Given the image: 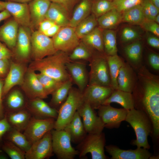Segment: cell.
I'll use <instances>...</instances> for the list:
<instances>
[{
    "label": "cell",
    "instance_id": "obj_41",
    "mask_svg": "<svg viewBox=\"0 0 159 159\" xmlns=\"http://www.w3.org/2000/svg\"><path fill=\"white\" fill-rule=\"evenodd\" d=\"M94 51L81 41L79 44L69 54V58L71 61L81 60L89 61L92 57Z\"/></svg>",
    "mask_w": 159,
    "mask_h": 159
},
{
    "label": "cell",
    "instance_id": "obj_55",
    "mask_svg": "<svg viewBox=\"0 0 159 159\" xmlns=\"http://www.w3.org/2000/svg\"><path fill=\"white\" fill-rule=\"evenodd\" d=\"M61 27L55 24L43 33L48 37H53L57 33Z\"/></svg>",
    "mask_w": 159,
    "mask_h": 159
},
{
    "label": "cell",
    "instance_id": "obj_23",
    "mask_svg": "<svg viewBox=\"0 0 159 159\" xmlns=\"http://www.w3.org/2000/svg\"><path fill=\"white\" fill-rule=\"evenodd\" d=\"M63 129L69 135L71 142L75 144L80 142L87 134L77 111Z\"/></svg>",
    "mask_w": 159,
    "mask_h": 159
},
{
    "label": "cell",
    "instance_id": "obj_34",
    "mask_svg": "<svg viewBox=\"0 0 159 159\" xmlns=\"http://www.w3.org/2000/svg\"><path fill=\"white\" fill-rule=\"evenodd\" d=\"M111 87L113 90L117 89V78L120 69L124 61L117 54L107 56Z\"/></svg>",
    "mask_w": 159,
    "mask_h": 159
},
{
    "label": "cell",
    "instance_id": "obj_47",
    "mask_svg": "<svg viewBox=\"0 0 159 159\" xmlns=\"http://www.w3.org/2000/svg\"><path fill=\"white\" fill-rule=\"evenodd\" d=\"M138 33L134 29L130 27H125L121 33V39L124 42H127L135 40L139 37Z\"/></svg>",
    "mask_w": 159,
    "mask_h": 159
},
{
    "label": "cell",
    "instance_id": "obj_31",
    "mask_svg": "<svg viewBox=\"0 0 159 159\" xmlns=\"http://www.w3.org/2000/svg\"><path fill=\"white\" fill-rule=\"evenodd\" d=\"M97 21L101 29H111L122 22V14L114 8L98 18Z\"/></svg>",
    "mask_w": 159,
    "mask_h": 159
},
{
    "label": "cell",
    "instance_id": "obj_9",
    "mask_svg": "<svg viewBox=\"0 0 159 159\" xmlns=\"http://www.w3.org/2000/svg\"><path fill=\"white\" fill-rule=\"evenodd\" d=\"M52 39L57 51H61L68 54L71 52L80 42V39L75 32V28L69 26L61 27Z\"/></svg>",
    "mask_w": 159,
    "mask_h": 159
},
{
    "label": "cell",
    "instance_id": "obj_49",
    "mask_svg": "<svg viewBox=\"0 0 159 159\" xmlns=\"http://www.w3.org/2000/svg\"><path fill=\"white\" fill-rule=\"evenodd\" d=\"M11 127L5 115L4 117L0 120V144L4 135L9 131Z\"/></svg>",
    "mask_w": 159,
    "mask_h": 159
},
{
    "label": "cell",
    "instance_id": "obj_42",
    "mask_svg": "<svg viewBox=\"0 0 159 159\" xmlns=\"http://www.w3.org/2000/svg\"><path fill=\"white\" fill-rule=\"evenodd\" d=\"M112 0H92L91 13L97 18L114 9Z\"/></svg>",
    "mask_w": 159,
    "mask_h": 159
},
{
    "label": "cell",
    "instance_id": "obj_4",
    "mask_svg": "<svg viewBox=\"0 0 159 159\" xmlns=\"http://www.w3.org/2000/svg\"><path fill=\"white\" fill-rule=\"evenodd\" d=\"M84 101L82 92L78 88L72 87L67 99L59 108L54 129H63Z\"/></svg>",
    "mask_w": 159,
    "mask_h": 159
},
{
    "label": "cell",
    "instance_id": "obj_6",
    "mask_svg": "<svg viewBox=\"0 0 159 159\" xmlns=\"http://www.w3.org/2000/svg\"><path fill=\"white\" fill-rule=\"evenodd\" d=\"M105 143V134L103 132L98 134L87 133L77 146L79 158H85L89 153L92 159H107L104 150Z\"/></svg>",
    "mask_w": 159,
    "mask_h": 159
},
{
    "label": "cell",
    "instance_id": "obj_13",
    "mask_svg": "<svg viewBox=\"0 0 159 159\" xmlns=\"http://www.w3.org/2000/svg\"><path fill=\"white\" fill-rule=\"evenodd\" d=\"M51 130L33 143L25 152L26 159H48L53 155Z\"/></svg>",
    "mask_w": 159,
    "mask_h": 159
},
{
    "label": "cell",
    "instance_id": "obj_57",
    "mask_svg": "<svg viewBox=\"0 0 159 159\" xmlns=\"http://www.w3.org/2000/svg\"><path fill=\"white\" fill-rule=\"evenodd\" d=\"M11 14L6 10L4 9L0 12V22L10 17Z\"/></svg>",
    "mask_w": 159,
    "mask_h": 159
},
{
    "label": "cell",
    "instance_id": "obj_37",
    "mask_svg": "<svg viewBox=\"0 0 159 159\" xmlns=\"http://www.w3.org/2000/svg\"><path fill=\"white\" fill-rule=\"evenodd\" d=\"M6 102L8 110L6 113L24 109V99L22 93L18 90H14L9 95Z\"/></svg>",
    "mask_w": 159,
    "mask_h": 159
},
{
    "label": "cell",
    "instance_id": "obj_44",
    "mask_svg": "<svg viewBox=\"0 0 159 159\" xmlns=\"http://www.w3.org/2000/svg\"><path fill=\"white\" fill-rule=\"evenodd\" d=\"M140 5L145 19L154 21L155 17L159 14V9L150 0H143Z\"/></svg>",
    "mask_w": 159,
    "mask_h": 159
},
{
    "label": "cell",
    "instance_id": "obj_48",
    "mask_svg": "<svg viewBox=\"0 0 159 159\" xmlns=\"http://www.w3.org/2000/svg\"><path fill=\"white\" fill-rule=\"evenodd\" d=\"M51 1L58 3L67 11L71 17L75 5L80 0H49Z\"/></svg>",
    "mask_w": 159,
    "mask_h": 159
},
{
    "label": "cell",
    "instance_id": "obj_46",
    "mask_svg": "<svg viewBox=\"0 0 159 159\" xmlns=\"http://www.w3.org/2000/svg\"><path fill=\"white\" fill-rule=\"evenodd\" d=\"M140 26L144 30L159 37V25L154 21L145 19Z\"/></svg>",
    "mask_w": 159,
    "mask_h": 159
},
{
    "label": "cell",
    "instance_id": "obj_35",
    "mask_svg": "<svg viewBox=\"0 0 159 159\" xmlns=\"http://www.w3.org/2000/svg\"><path fill=\"white\" fill-rule=\"evenodd\" d=\"M105 54L107 56L117 55L116 33L110 29H102Z\"/></svg>",
    "mask_w": 159,
    "mask_h": 159
},
{
    "label": "cell",
    "instance_id": "obj_60",
    "mask_svg": "<svg viewBox=\"0 0 159 159\" xmlns=\"http://www.w3.org/2000/svg\"><path fill=\"white\" fill-rule=\"evenodd\" d=\"M155 22L158 24L159 23V14H158L155 17L154 20Z\"/></svg>",
    "mask_w": 159,
    "mask_h": 159
},
{
    "label": "cell",
    "instance_id": "obj_45",
    "mask_svg": "<svg viewBox=\"0 0 159 159\" xmlns=\"http://www.w3.org/2000/svg\"><path fill=\"white\" fill-rule=\"evenodd\" d=\"M143 0H112L114 8L122 14L137 5L140 4Z\"/></svg>",
    "mask_w": 159,
    "mask_h": 159
},
{
    "label": "cell",
    "instance_id": "obj_59",
    "mask_svg": "<svg viewBox=\"0 0 159 159\" xmlns=\"http://www.w3.org/2000/svg\"><path fill=\"white\" fill-rule=\"evenodd\" d=\"M9 1L21 3H25L26 2L31 1L32 0H8Z\"/></svg>",
    "mask_w": 159,
    "mask_h": 159
},
{
    "label": "cell",
    "instance_id": "obj_56",
    "mask_svg": "<svg viewBox=\"0 0 159 159\" xmlns=\"http://www.w3.org/2000/svg\"><path fill=\"white\" fill-rule=\"evenodd\" d=\"M3 85L4 82L0 78V120L3 118L5 116L2 101Z\"/></svg>",
    "mask_w": 159,
    "mask_h": 159
},
{
    "label": "cell",
    "instance_id": "obj_8",
    "mask_svg": "<svg viewBox=\"0 0 159 159\" xmlns=\"http://www.w3.org/2000/svg\"><path fill=\"white\" fill-rule=\"evenodd\" d=\"M53 118L32 117L23 133L32 144L54 129L55 120Z\"/></svg>",
    "mask_w": 159,
    "mask_h": 159
},
{
    "label": "cell",
    "instance_id": "obj_54",
    "mask_svg": "<svg viewBox=\"0 0 159 159\" xmlns=\"http://www.w3.org/2000/svg\"><path fill=\"white\" fill-rule=\"evenodd\" d=\"M148 44L153 48L159 49V39L158 37L155 35H150L147 39Z\"/></svg>",
    "mask_w": 159,
    "mask_h": 159
},
{
    "label": "cell",
    "instance_id": "obj_28",
    "mask_svg": "<svg viewBox=\"0 0 159 159\" xmlns=\"http://www.w3.org/2000/svg\"><path fill=\"white\" fill-rule=\"evenodd\" d=\"M26 28L21 26L19 28L16 43V52L21 59H26L29 57L31 50V36Z\"/></svg>",
    "mask_w": 159,
    "mask_h": 159
},
{
    "label": "cell",
    "instance_id": "obj_58",
    "mask_svg": "<svg viewBox=\"0 0 159 159\" xmlns=\"http://www.w3.org/2000/svg\"><path fill=\"white\" fill-rule=\"evenodd\" d=\"M159 9V0H150Z\"/></svg>",
    "mask_w": 159,
    "mask_h": 159
},
{
    "label": "cell",
    "instance_id": "obj_26",
    "mask_svg": "<svg viewBox=\"0 0 159 159\" xmlns=\"http://www.w3.org/2000/svg\"><path fill=\"white\" fill-rule=\"evenodd\" d=\"M115 102L120 105L123 108L130 110L135 108V104L132 93L119 90H114L103 105H110Z\"/></svg>",
    "mask_w": 159,
    "mask_h": 159
},
{
    "label": "cell",
    "instance_id": "obj_38",
    "mask_svg": "<svg viewBox=\"0 0 159 159\" xmlns=\"http://www.w3.org/2000/svg\"><path fill=\"white\" fill-rule=\"evenodd\" d=\"M6 134L7 140L11 142L25 152L30 148L32 144L22 132L11 128Z\"/></svg>",
    "mask_w": 159,
    "mask_h": 159
},
{
    "label": "cell",
    "instance_id": "obj_21",
    "mask_svg": "<svg viewBox=\"0 0 159 159\" xmlns=\"http://www.w3.org/2000/svg\"><path fill=\"white\" fill-rule=\"evenodd\" d=\"M27 109L32 115L37 118L56 119L58 116V110L39 98L31 100Z\"/></svg>",
    "mask_w": 159,
    "mask_h": 159
},
{
    "label": "cell",
    "instance_id": "obj_33",
    "mask_svg": "<svg viewBox=\"0 0 159 159\" xmlns=\"http://www.w3.org/2000/svg\"><path fill=\"white\" fill-rule=\"evenodd\" d=\"M73 81L70 79L64 82L62 85L54 91L52 95L50 104L52 107H59L67 99L69 92L72 87Z\"/></svg>",
    "mask_w": 159,
    "mask_h": 159
},
{
    "label": "cell",
    "instance_id": "obj_11",
    "mask_svg": "<svg viewBox=\"0 0 159 159\" xmlns=\"http://www.w3.org/2000/svg\"><path fill=\"white\" fill-rule=\"evenodd\" d=\"M77 111L87 133L98 134L102 132L104 125L95 110L88 102L85 101Z\"/></svg>",
    "mask_w": 159,
    "mask_h": 159
},
{
    "label": "cell",
    "instance_id": "obj_24",
    "mask_svg": "<svg viewBox=\"0 0 159 159\" xmlns=\"http://www.w3.org/2000/svg\"><path fill=\"white\" fill-rule=\"evenodd\" d=\"M51 3L49 0H32L30 2L28 6L32 24L39 26L45 19Z\"/></svg>",
    "mask_w": 159,
    "mask_h": 159
},
{
    "label": "cell",
    "instance_id": "obj_15",
    "mask_svg": "<svg viewBox=\"0 0 159 159\" xmlns=\"http://www.w3.org/2000/svg\"><path fill=\"white\" fill-rule=\"evenodd\" d=\"M0 5L13 16L19 25L27 28L31 27L32 24L28 5L9 1H1Z\"/></svg>",
    "mask_w": 159,
    "mask_h": 159
},
{
    "label": "cell",
    "instance_id": "obj_20",
    "mask_svg": "<svg viewBox=\"0 0 159 159\" xmlns=\"http://www.w3.org/2000/svg\"><path fill=\"white\" fill-rule=\"evenodd\" d=\"M24 68L18 63L12 62L4 83L2 97H4L14 86L22 85L24 80Z\"/></svg>",
    "mask_w": 159,
    "mask_h": 159
},
{
    "label": "cell",
    "instance_id": "obj_53",
    "mask_svg": "<svg viewBox=\"0 0 159 159\" xmlns=\"http://www.w3.org/2000/svg\"><path fill=\"white\" fill-rule=\"evenodd\" d=\"M54 24H55L51 21L45 19L39 24L38 26H39V30L43 33L48 30Z\"/></svg>",
    "mask_w": 159,
    "mask_h": 159
},
{
    "label": "cell",
    "instance_id": "obj_3",
    "mask_svg": "<svg viewBox=\"0 0 159 159\" xmlns=\"http://www.w3.org/2000/svg\"><path fill=\"white\" fill-rule=\"evenodd\" d=\"M125 121L132 127L135 132L136 139L132 144L137 148L148 149L150 146L148 142V136L153 131L151 121L143 111L135 108L127 110Z\"/></svg>",
    "mask_w": 159,
    "mask_h": 159
},
{
    "label": "cell",
    "instance_id": "obj_10",
    "mask_svg": "<svg viewBox=\"0 0 159 159\" xmlns=\"http://www.w3.org/2000/svg\"><path fill=\"white\" fill-rule=\"evenodd\" d=\"M31 47L34 60L43 58L55 53L52 38L39 31L34 32L31 36Z\"/></svg>",
    "mask_w": 159,
    "mask_h": 159
},
{
    "label": "cell",
    "instance_id": "obj_16",
    "mask_svg": "<svg viewBox=\"0 0 159 159\" xmlns=\"http://www.w3.org/2000/svg\"><path fill=\"white\" fill-rule=\"evenodd\" d=\"M66 67L73 82L82 92L89 82V74L86 64L78 61H71L66 64Z\"/></svg>",
    "mask_w": 159,
    "mask_h": 159
},
{
    "label": "cell",
    "instance_id": "obj_27",
    "mask_svg": "<svg viewBox=\"0 0 159 159\" xmlns=\"http://www.w3.org/2000/svg\"><path fill=\"white\" fill-rule=\"evenodd\" d=\"M5 115L11 127L21 132H23L32 117L29 111L24 109L5 113Z\"/></svg>",
    "mask_w": 159,
    "mask_h": 159
},
{
    "label": "cell",
    "instance_id": "obj_39",
    "mask_svg": "<svg viewBox=\"0 0 159 159\" xmlns=\"http://www.w3.org/2000/svg\"><path fill=\"white\" fill-rule=\"evenodd\" d=\"M98 25L97 18L92 13L75 28V32L80 39L92 31Z\"/></svg>",
    "mask_w": 159,
    "mask_h": 159
},
{
    "label": "cell",
    "instance_id": "obj_50",
    "mask_svg": "<svg viewBox=\"0 0 159 159\" xmlns=\"http://www.w3.org/2000/svg\"><path fill=\"white\" fill-rule=\"evenodd\" d=\"M148 62L151 67L154 70H159V56L155 53H151L148 57Z\"/></svg>",
    "mask_w": 159,
    "mask_h": 159
},
{
    "label": "cell",
    "instance_id": "obj_7",
    "mask_svg": "<svg viewBox=\"0 0 159 159\" xmlns=\"http://www.w3.org/2000/svg\"><path fill=\"white\" fill-rule=\"evenodd\" d=\"M54 153L59 159H73L78 151L73 147L70 137L64 129L51 130Z\"/></svg>",
    "mask_w": 159,
    "mask_h": 159
},
{
    "label": "cell",
    "instance_id": "obj_29",
    "mask_svg": "<svg viewBox=\"0 0 159 159\" xmlns=\"http://www.w3.org/2000/svg\"><path fill=\"white\" fill-rule=\"evenodd\" d=\"M92 0H80L72 12L69 26L75 28L91 13Z\"/></svg>",
    "mask_w": 159,
    "mask_h": 159
},
{
    "label": "cell",
    "instance_id": "obj_30",
    "mask_svg": "<svg viewBox=\"0 0 159 159\" xmlns=\"http://www.w3.org/2000/svg\"><path fill=\"white\" fill-rule=\"evenodd\" d=\"M80 39L92 50L104 53L102 29L100 27H96Z\"/></svg>",
    "mask_w": 159,
    "mask_h": 159
},
{
    "label": "cell",
    "instance_id": "obj_36",
    "mask_svg": "<svg viewBox=\"0 0 159 159\" xmlns=\"http://www.w3.org/2000/svg\"><path fill=\"white\" fill-rule=\"evenodd\" d=\"M145 18L140 4L137 5L122 13V22L140 25Z\"/></svg>",
    "mask_w": 159,
    "mask_h": 159
},
{
    "label": "cell",
    "instance_id": "obj_5",
    "mask_svg": "<svg viewBox=\"0 0 159 159\" xmlns=\"http://www.w3.org/2000/svg\"><path fill=\"white\" fill-rule=\"evenodd\" d=\"M89 61L90 71L88 84L111 87L107 55L94 51Z\"/></svg>",
    "mask_w": 159,
    "mask_h": 159
},
{
    "label": "cell",
    "instance_id": "obj_2",
    "mask_svg": "<svg viewBox=\"0 0 159 159\" xmlns=\"http://www.w3.org/2000/svg\"><path fill=\"white\" fill-rule=\"evenodd\" d=\"M71 61L68 53L58 51L53 54L34 60L30 65L29 69L64 82L71 78L66 64Z\"/></svg>",
    "mask_w": 159,
    "mask_h": 159
},
{
    "label": "cell",
    "instance_id": "obj_19",
    "mask_svg": "<svg viewBox=\"0 0 159 159\" xmlns=\"http://www.w3.org/2000/svg\"><path fill=\"white\" fill-rule=\"evenodd\" d=\"M137 80V75L132 67L128 63L124 62L117 78V89L132 93Z\"/></svg>",
    "mask_w": 159,
    "mask_h": 159
},
{
    "label": "cell",
    "instance_id": "obj_62",
    "mask_svg": "<svg viewBox=\"0 0 159 159\" xmlns=\"http://www.w3.org/2000/svg\"><path fill=\"white\" fill-rule=\"evenodd\" d=\"M1 2V1H0V4Z\"/></svg>",
    "mask_w": 159,
    "mask_h": 159
},
{
    "label": "cell",
    "instance_id": "obj_22",
    "mask_svg": "<svg viewBox=\"0 0 159 159\" xmlns=\"http://www.w3.org/2000/svg\"><path fill=\"white\" fill-rule=\"evenodd\" d=\"M70 18L69 13L62 5L57 3L51 2L45 19L63 27L69 25Z\"/></svg>",
    "mask_w": 159,
    "mask_h": 159
},
{
    "label": "cell",
    "instance_id": "obj_32",
    "mask_svg": "<svg viewBox=\"0 0 159 159\" xmlns=\"http://www.w3.org/2000/svg\"><path fill=\"white\" fill-rule=\"evenodd\" d=\"M125 54L130 62L133 67L138 69L141 66L143 46L141 42L137 40L126 46L124 48Z\"/></svg>",
    "mask_w": 159,
    "mask_h": 159
},
{
    "label": "cell",
    "instance_id": "obj_51",
    "mask_svg": "<svg viewBox=\"0 0 159 159\" xmlns=\"http://www.w3.org/2000/svg\"><path fill=\"white\" fill-rule=\"evenodd\" d=\"M10 64L9 59H0V78L7 75L9 70Z\"/></svg>",
    "mask_w": 159,
    "mask_h": 159
},
{
    "label": "cell",
    "instance_id": "obj_14",
    "mask_svg": "<svg viewBox=\"0 0 159 159\" xmlns=\"http://www.w3.org/2000/svg\"><path fill=\"white\" fill-rule=\"evenodd\" d=\"M113 90L110 87L88 84L82 93L84 100L95 110L103 104Z\"/></svg>",
    "mask_w": 159,
    "mask_h": 159
},
{
    "label": "cell",
    "instance_id": "obj_1",
    "mask_svg": "<svg viewBox=\"0 0 159 159\" xmlns=\"http://www.w3.org/2000/svg\"><path fill=\"white\" fill-rule=\"evenodd\" d=\"M135 108H150L159 104V77L145 66L138 69L136 82L132 92Z\"/></svg>",
    "mask_w": 159,
    "mask_h": 159
},
{
    "label": "cell",
    "instance_id": "obj_17",
    "mask_svg": "<svg viewBox=\"0 0 159 159\" xmlns=\"http://www.w3.org/2000/svg\"><path fill=\"white\" fill-rule=\"evenodd\" d=\"M106 152L111 156V159H148L152 155L148 149L137 148L135 150L121 149L117 146H105Z\"/></svg>",
    "mask_w": 159,
    "mask_h": 159
},
{
    "label": "cell",
    "instance_id": "obj_18",
    "mask_svg": "<svg viewBox=\"0 0 159 159\" xmlns=\"http://www.w3.org/2000/svg\"><path fill=\"white\" fill-rule=\"evenodd\" d=\"M22 85L24 92L31 100L37 98L44 99L47 97L34 70L29 69Z\"/></svg>",
    "mask_w": 159,
    "mask_h": 159
},
{
    "label": "cell",
    "instance_id": "obj_40",
    "mask_svg": "<svg viewBox=\"0 0 159 159\" xmlns=\"http://www.w3.org/2000/svg\"><path fill=\"white\" fill-rule=\"evenodd\" d=\"M36 74L47 96L52 95L64 82L41 73Z\"/></svg>",
    "mask_w": 159,
    "mask_h": 159
},
{
    "label": "cell",
    "instance_id": "obj_61",
    "mask_svg": "<svg viewBox=\"0 0 159 159\" xmlns=\"http://www.w3.org/2000/svg\"><path fill=\"white\" fill-rule=\"evenodd\" d=\"M3 7L1 5H0V10H4Z\"/></svg>",
    "mask_w": 159,
    "mask_h": 159
},
{
    "label": "cell",
    "instance_id": "obj_25",
    "mask_svg": "<svg viewBox=\"0 0 159 159\" xmlns=\"http://www.w3.org/2000/svg\"><path fill=\"white\" fill-rule=\"evenodd\" d=\"M18 26L14 19L8 21L0 27V40L10 48H12L16 44Z\"/></svg>",
    "mask_w": 159,
    "mask_h": 159
},
{
    "label": "cell",
    "instance_id": "obj_12",
    "mask_svg": "<svg viewBox=\"0 0 159 159\" xmlns=\"http://www.w3.org/2000/svg\"><path fill=\"white\" fill-rule=\"evenodd\" d=\"M97 115L102 122L105 127L112 129L120 127L121 122L125 121L127 110L117 108L110 105H103L98 109Z\"/></svg>",
    "mask_w": 159,
    "mask_h": 159
},
{
    "label": "cell",
    "instance_id": "obj_52",
    "mask_svg": "<svg viewBox=\"0 0 159 159\" xmlns=\"http://www.w3.org/2000/svg\"><path fill=\"white\" fill-rule=\"evenodd\" d=\"M12 55L10 51L0 42V59H9Z\"/></svg>",
    "mask_w": 159,
    "mask_h": 159
},
{
    "label": "cell",
    "instance_id": "obj_43",
    "mask_svg": "<svg viewBox=\"0 0 159 159\" xmlns=\"http://www.w3.org/2000/svg\"><path fill=\"white\" fill-rule=\"evenodd\" d=\"M2 147L3 150L11 159H25V152L10 141L5 142Z\"/></svg>",
    "mask_w": 159,
    "mask_h": 159
}]
</instances>
